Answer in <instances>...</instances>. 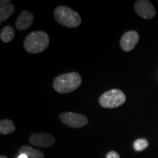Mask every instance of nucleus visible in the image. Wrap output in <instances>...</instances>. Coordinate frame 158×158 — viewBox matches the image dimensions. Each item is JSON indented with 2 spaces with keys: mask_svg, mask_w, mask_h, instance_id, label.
Masks as SVG:
<instances>
[{
  "mask_svg": "<svg viewBox=\"0 0 158 158\" xmlns=\"http://www.w3.org/2000/svg\"><path fill=\"white\" fill-rule=\"evenodd\" d=\"M0 158H7V157H5V156H4V155H2L1 157H0Z\"/></svg>",
  "mask_w": 158,
  "mask_h": 158,
  "instance_id": "obj_17",
  "label": "nucleus"
},
{
  "mask_svg": "<svg viewBox=\"0 0 158 158\" xmlns=\"http://www.w3.org/2000/svg\"><path fill=\"white\" fill-rule=\"evenodd\" d=\"M20 154H24L28 158H45V155L40 150L34 149L29 146H23L20 148Z\"/></svg>",
  "mask_w": 158,
  "mask_h": 158,
  "instance_id": "obj_11",
  "label": "nucleus"
},
{
  "mask_svg": "<svg viewBox=\"0 0 158 158\" xmlns=\"http://www.w3.org/2000/svg\"><path fill=\"white\" fill-rule=\"evenodd\" d=\"M136 13L143 19H151L155 16L156 11L152 4L147 0H138L134 5Z\"/></svg>",
  "mask_w": 158,
  "mask_h": 158,
  "instance_id": "obj_7",
  "label": "nucleus"
},
{
  "mask_svg": "<svg viewBox=\"0 0 158 158\" xmlns=\"http://www.w3.org/2000/svg\"><path fill=\"white\" fill-rule=\"evenodd\" d=\"M149 143H148L147 140L145 138H139L135 141L133 143V147L136 151H142V150L145 149L148 147Z\"/></svg>",
  "mask_w": 158,
  "mask_h": 158,
  "instance_id": "obj_14",
  "label": "nucleus"
},
{
  "mask_svg": "<svg viewBox=\"0 0 158 158\" xmlns=\"http://www.w3.org/2000/svg\"><path fill=\"white\" fill-rule=\"evenodd\" d=\"M140 36L136 31H128L122 35L120 40V46L122 50L129 52L135 48L139 41Z\"/></svg>",
  "mask_w": 158,
  "mask_h": 158,
  "instance_id": "obj_8",
  "label": "nucleus"
},
{
  "mask_svg": "<svg viewBox=\"0 0 158 158\" xmlns=\"http://www.w3.org/2000/svg\"><path fill=\"white\" fill-rule=\"evenodd\" d=\"M34 21V15L29 10H23L20 13L15 22V28L18 30L23 31L29 29Z\"/></svg>",
  "mask_w": 158,
  "mask_h": 158,
  "instance_id": "obj_9",
  "label": "nucleus"
},
{
  "mask_svg": "<svg viewBox=\"0 0 158 158\" xmlns=\"http://www.w3.org/2000/svg\"><path fill=\"white\" fill-rule=\"evenodd\" d=\"M15 29L11 26H6L2 29L0 33V39L5 43L11 42L15 38Z\"/></svg>",
  "mask_w": 158,
  "mask_h": 158,
  "instance_id": "obj_12",
  "label": "nucleus"
},
{
  "mask_svg": "<svg viewBox=\"0 0 158 158\" xmlns=\"http://www.w3.org/2000/svg\"><path fill=\"white\" fill-rule=\"evenodd\" d=\"M15 124L10 119H2L0 122V133L7 135L15 132Z\"/></svg>",
  "mask_w": 158,
  "mask_h": 158,
  "instance_id": "obj_13",
  "label": "nucleus"
},
{
  "mask_svg": "<svg viewBox=\"0 0 158 158\" xmlns=\"http://www.w3.org/2000/svg\"><path fill=\"white\" fill-rule=\"evenodd\" d=\"M50 38L46 32L43 31H33L28 35L24 40L25 50L30 54L43 52L48 47Z\"/></svg>",
  "mask_w": 158,
  "mask_h": 158,
  "instance_id": "obj_2",
  "label": "nucleus"
},
{
  "mask_svg": "<svg viewBox=\"0 0 158 158\" xmlns=\"http://www.w3.org/2000/svg\"><path fill=\"white\" fill-rule=\"evenodd\" d=\"M11 1L2 0L0 2V22L7 21L15 13V7Z\"/></svg>",
  "mask_w": 158,
  "mask_h": 158,
  "instance_id": "obj_10",
  "label": "nucleus"
},
{
  "mask_svg": "<svg viewBox=\"0 0 158 158\" xmlns=\"http://www.w3.org/2000/svg\"><path fill=\"white\" fill-rule=\"evenodd\" d=\"M59 119L65 125L73 128L85 127L89 123V119L86 116L73 112H63L59 115Z\"/></svg>",
  "mask_w": 158,
  "mask_h": 158,
  "instance_id": "obj_5",
  "label": "nucleus"
},
{
  "mask_svg": "<svg viewBox=\"0 0 158 158\" xmlns=\"http://www.w3.org/2000/svg\"><path fill=\"white\" fill-rule=\"evenodd\" d=\"M106 158H120V156L115 151H110L106 155Z\"/></svg>",
  "mask_w": 158,
  "mask_h": 158,
  "instance_id": "obj_15",
  "label": "nucleus"
},
{
  "mask_svg": "<svg viewBox=\"0 0 158 158\" xmlns=\"http://www.w3.org/2000/svg\"><path fill=\"white\" fill-rule=\"evenodd\" d=\"M81 76L76 72L67 73L54 79L53 86L55 91L61 94H68L76 90L81 84Z\"/></svg>",
  "mask_w": 158,
  "mask_h": 158,
  "instance_id": "obj_1",
  "label": "nucleus"
},
{
  "mask_svg": "<svg viewBox=\"0 0 158 158\" xmlns=\"http://www.w3.org/2000/svg\"><path fill=\"white\" fill-rule=\"evenodd\" d=\"M29 141L35 147L48 148L54 145L56 142V138L50 133H35L30 135Z\"/></svg>",
  "mask_w": 158,
  "mask_h": 158,
  "instance_id": "obj_6",
  "label": "nucleus"
},
{
  "mask_svg": "<svg viewBox=\"0 0 158 158\" xmlns=\"http://www.w3.org/2000/svg\"><path fill=\"white\" fill-rule=\"evenodd\" d=\"M54 18L59 24L68 28H76L81 23V18L76 11L66 6H59L54 10Z\"/></svg>",
  "mask_w": 158,
  "mask_h": 158,
  "instance_id": "obj_3",
  "label": "nucleus"
},
{
  "mask_svg": "<svg viewBox=\"0 0 158 158\" xmlns=\"http://www.w3.org/2000/svg\"><path fill=\"white\" fill-rule=\"evenodd\" d=\"M125 101V94L117 89L107 91L99 98V103L105 108H117L123 105Z\"/></svg>",
  "mask_w": 158,
  "mask_h": 158,
  "instance_id": "obj_4",
  "label": "nucleus"
},
{
  "mask_svg": "<svg viewBox=\"0 0 158 158\" xmlns=\"http://www.w3.org/2000/svg\"><path fill=\"white\" fill-rule=\"evenodd\" d=\"M17 158H28V157H27V156L24 155V154H20V155H19V157H18Z\"/></svg>",
  "mask_w": 158,
  "mask_h": 158,
  "instance_id": "obj_16",
  "label": "nucleus"
}]
</instances>
